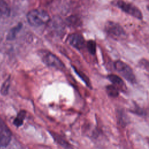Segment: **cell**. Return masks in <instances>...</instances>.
<instances>
[{"mask_svg":"<svg viewBox=\"0 0 149 149\" xmlns=\"http://www.w3.org/2000/svg\"><path fill=\"white\" fill-rule=\"evenodd\" d=\"M40 57L44 64L56 68L59 70H63L65 68L64 63L55 54L48 51L41 50L40 51Z\"/></svg>","mask_w":149,"mask_h":149,"instance_id":"7a4b0ae2","label":"cell"},{"mask_svg":"<svg viewBox=\"0 0 149 149\" xmlns=\"http://www.w3.org/2000/svg\"><path fill=\"white\" fill-rule=\"evenodd\" d=\"M115 5L126 13L129 14L138 19L141 20L143 19V15L141 10L135 5L122 1L116 2Z\"/></svg>","mask_w":149,"mask_h":149,"instance_id":"5b68a950","label":"cell"},{"mask_svg":"<svg viewBox=\"0 0 149 149\" xmlns=\"http://www.w3.org/2000/svg\"><path fill=\"white\" fill-rule=\"evenodd\" d=\"M73 69H74V72L78 74V76L85 82V83L87 84V86H88V87H91V83H90V82L89 79H88L83 72L77 70L75 68H74V67H73Z\"/></svg>","mask_w":149,"mask_h":149,"instance_id":"7c38bea8","label":"cell"},{"mask_svg":"<svg viewBox=\"0 0 149 149\" xmlns=\"http://www.w3.org/2000/svg\"><path fill=\"white\" fill-rule=\"evenodd\" d=\"M10 13V8L8 3L3 1H0V15L8 16Z\"/></svg>","mask_w":149,"mask_h":149,"instance_id":"ba28073f","label":"cell"},{"mask_svg":"<svg viewBox=\"0 0 149 149\" xmlns=\"http://www.w3.org/2000/svg\"><path fill=\"white\" fill-rule=\"evenodd\" d=\"M21 27H22V24H19L17 26H16V27H15V28L11 31V32L9 33V37H10V38H13V37L15 36V35L16 34V33L21 29Z\"/></svg>","mask_w":149,"mask_h":149,"instance_id":"4fadbf2b","label":"cell"},{"mask_svg":"<svg viewBox=\"0 0 149 149\" xmlns=\"http://www.w3.org/2000/svg\"><path fill=\"white\" fill-rule=\"evenodd\" d=\"M26 112L25 111H21L17 114V116L14 120V124L16 126H20L23 124V120L25 118Z\"/></svg>","mask_w":149,"mask_h":149,"instance_id":"30bf717a","label":"cell"},{"mask_svg":"<svg viewBox=\"0 0 149 149\" xmlns=\"http://www.w3.org/2000/svg\"><path fill=\"white\" fill-rule=\"evenodd\" d=\"M106 91L108 95L111 97H117L119 95L118 89L113 85H109L106 87Z\"/></svg>","mask_w":149,"mask_h":149,"instance_id":"9c48e42d","label":"cell"},{"mask_svg":"<svg viewBox=\"0 0 149 149\" xmlns=\"http://www.w3.org/2000/svg\"><path fill=\"white\" fill-rule=\"evenodd\" d=\"M29 23L35 27L42 26L50 20L49 14L43 9H32L27 14Z\"/></svg>","mask_w":149,"mask_h":149,"instance_id":"6da1fadb","label":"cell"},{"mask_svg":"<svg viewBox=\"0 0 149 149\" xmlns=\"http://www.w3.org/2000/svg\"><path fill=\"white\" fill-rule=\"evenodd\" d=\"M116 70L120 73L129 82L134 84L136 83V77L132 69L122 61H116L114 63Z\"/></svg>","mask_w":149,"mask_h":149,"instance_id":"277c9868","label":"cell"},{"mask_svg":"<svg viewBox=\"0 0 149 149\" xmlns=\"http://www.w3.org/2000/svg\"><path fill=\"white\" fill-rule=\"evenodd\" d=\"M96 42L94 40H89L86 43V47L88 49V51L91 55H94L96 53Z\"/></svg>","mask_w":149,"mask_h":149,"instance_id":"8fae6325","label":"cell"},{"mask_svg":"<svg viewBox=\"0 0 149 149\" xmlns=\"http://www.w3.org/2000/svg\"><path fill=\"white\" fill-rule=\"evenodd\" d=\"M108 80L114 84V86L118 87L120 89H125L126 86L125 85V83L123 81V80L118 75L114 74H111L107 76ZM116 87V88H117Z\"/></svg>","mask_w":149,"mask_h":149,"instance_id":"52a82bcc","label":"cell"},{"mask_svg":"<svg viewBox=\"0 0 149 149\" xmlns=\"http://www.w3.org/2000/svg\"><path fill=\"white\" fill-rule=\"evenodd\" d=\"M106 33L115 40H121L126 37V32L123 27L118 23L109 21L105 26Z\"/></svg>","mask_w":149,"mask_h":149,"instance_id":"3957f363","label":"cell"},{"mask_svg":"<svg viewBox=\"0 0 149 149\" xmlns=\"http://www.w3.org/2000/svg\"><path fill=\"white\" fill-rule=\"evenodd\" d=\"M69 44L76 48L77 49H81L85 45V40L83 36L79 33L71 34L68 38Z\"/></svg>","mask_w":149,"mask_h":149,"instance_id":"8992f818","label":"cell"}]
</instances>
